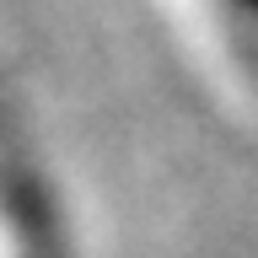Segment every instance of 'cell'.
Wrapping results in <instances>:
<instances>
[{"instance_id": "1", "label": "cell", "mask_w": 258, "mask_h": 258, "mask_svg": "<svg viewBox=\"0 0 258 258\" xmlns=\"http://www.w3.org/2000/svg\"><path fill=\"white\" fill-rule=\"evenodd\" d=\"M247 6H253V11H258V0H247Z\"/></svg>"}]
</instances>
